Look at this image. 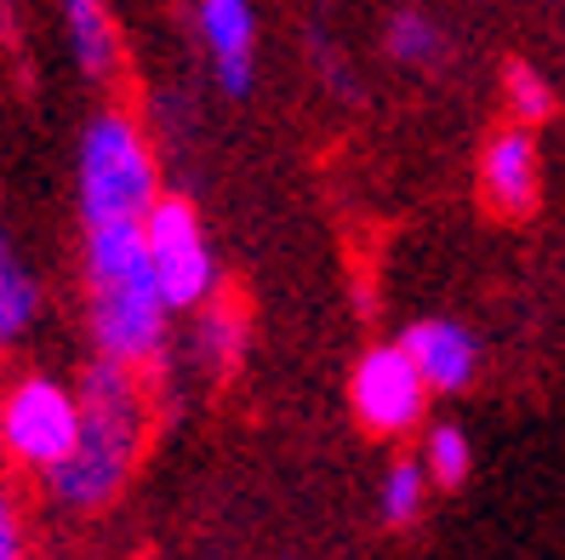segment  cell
I'll return each instance as SVG.
<instances>
[{
  "label": "cell",
  "mask_w": 565,
  "mask_h": 560,
  "mask_svg": "<svg viewBox=\"0 0 565 560\" xmlns=\"http://www.w3.org/2000/svg\"><path fill=\"white\" fill-rule=\"evenodd\" d=\"M201 41L212 52L217 86L228 97L252 92V70H257V18L246 0H201Z\"/></svg>",
  "instance_id": "obj_8"
},
{
  "label": "cell",
  "mask_w": 565,
  "mask_h": 560,
  "mask_svg": "<svg viewBox=\"0 0 565 560\" xmlns=\"http://www.w3.org/2000/svg\"><path fill=\"white\" fill-rule=\"evenodd\" d=\"M81 435V394L63 389L57 378H23L0 401V441L18 464L52 469L57 457H70Z\"/></svg>",
  "instance_id": "obj_5"
},
{
  "label": "cell",
  "mask_w": 565,
  "mask_h": 560,
  "mask_svg": "<svg viewBox=\"0 0 565 560\" xmlns=\"http://www.w3.org/2000/svg\"><path fill=\"white\" fill-rule=\"evenodd\" d=\"M166 292L149 263L143 218L120 223H86V326L97 355L120 367H149L166 344Z\"/></svg>",
  "instance_id": "obj_1"
},
{
  "label": "cell",
  "mask_w": 565,
  "mask_h": 560,
  "mask_svg": "<svg viewBox=\"0 0 565 560\" xmlns=\"http://www.w3.org/2000/svg\"><path fill=\"white\" fill-rule=\"evenodd\" d=\"M469 435L457 430V423H435L428 430V441H423V469H428V480L435 486H462L469 480Z\"/></svg>",
  "instance_id": "obj_13"
},
{
  "label": "cell",
  "mask_w": 565,
  "mask_h": 560,
  "mask_svg": "<svg viewBox=\"0 0 565 560\" xmlns=\"http://www.w3.org/2000/svg\"><path fill=\"white\" fill-rule=\"evenodd\" d=\"M81 435L70 457H57L52 469H41V486L57 509L70 515H97L115 504V492L126 486L131 464L143 446V389L120 360H97L81 378Z\"/></svg>",
  "instance_id": "obj_2"
},
{
  "label": "cell",
  "mask_w": 565,
  "mask_h": 560,
  "mask_svg": "<svg viewBox=\"0 0 565 560\" xmlns=\"http://www.w3.org/2000/svg\"><path fill=\"white\" fill-rule=\"evenodd\" d=\"M63 18H70V41H75V63L92 81L115 75V23L104 0H63Z\"/></svg>",
  "instance_id": "obj_10"
},
{
  "label": "cell",
  "mask_w": 565,
  "mask_h": 560,
  "mask_svg": "<svg viewBox=\"0 0 565 560\" xmlns=\"http://www.w3.org/2000/svg\"><path fill=\"white\" fill-rule=\"evenodd\" d=\"M401 349L417 360L423 383H428V389H446V394L469 383V378H475V360H480L475 338L462 332L457 320H417V326H406Z\"/></svg>",
  "instance_id": "obj_9"
},
{
  "label": "cell",
  "mask_w": 565,
  "mask_h": 560,
  "mask_svg": "<svg viewBox=\"0 0 565 560\" xmlns=\"http://www.w3.org/2000/svg\"><path fill=\"white\" fill-rule=\"evenodd\" d=\"M388 52L401 57V63H423V70H428V63L446 57V35L423 12H401V18L388 23Z\"/></svg>",
  "instance_id": "obj_14"
},
{
  "label": "cell",
  "mask_w": 565,
  "mask_h": 560,
  "mask_svg": "<svg viewBox=\"0 0 565 560\" xmlns=\"http://www.w3.org/2000/svg\"><path fill=\"white\" fill-rule=\"evenodd\" d=\"M537 138L531 126H503L480 155V189H486V207L497 218H531L537 212Z\"/></svg>",
  "instance_id": "obj_7"
},
{
  "label": "cell",
  "mask_w": 565,
  "mask_h": 560,
  "mask_svg": "<svg viewBox=\"0 0 565 560\" xmlns=\"http://www.w3.org/2000/svg\"><path fill=\"white\" fill-rule=\"evenodd\" d=\"M143 235H149V263H154V281L166 292L172 309H201L217 286V263L206 246V229L201 212L178 194H160L143 218Z\"/></svg>",
  "instance_id": "obj_4"
},
{
  "label": "cell",
  "mask_w": 565,
  "mask_h": 560,
  "mask_svg": "<svg viewBox=\"0 0 565 560\" xmlns=\"http://www.w3.org/2000/svg\"><path fill=\"white\" fill-rule=\"evenodd\" d=\"M354 418L365 423L372 435H401L423 418L428 406V383L417 372V360L401 344H383L372 355H360L354 367Z\"/></svg>",
  "instance_id": "obj_6"
},
{
  "label": "cell",
  "mask_w": 565,
  "mask_h": 560,
  "mask_svg": "<svg viewBox=\"0 0 565 560\" xmlns=\"http://www.w3.org/2000/svg\"><path fill=\"white\" fill-rule=\"evenodd\" d=\"M206 349L217 367H235V355H241V315L235 309H212L206 315Z\"/></svg>",
  "instance_id": "obj_16"
},
{
  "label": "cell",
  "mask_w": 565,
  "mask_h": 560,
  "mask_svg": "<svg viewBox=\"0 0 565 560\" xmlns=\"http://www.w3.org/2000/svg\"><path fill=\"white\" fill-rule=\"evenodd\" d=\"M509 104H514L520 126H543L554 115V92L531 63H509Z\"/></svg>",
  "instance_id": "obj_15"
},
{
  "label": "cell",
  "mask_w": 565,
  "mask_h": 560,
  "mask_svg": "<svg viewBox=\"0 0 565 560\" xmlns=\"http://www.w3.org/2000/svg\"><path fill=\"white\" fill-rule=\"evenodd\" d=\"M428 469H423V457H401L388 475H383V520L388 526H412L423 515V498H428Z\"/></svg>",
  "instance_id": "obj_12"
},
{
  "label": "cell",
  "mask_w": 565,
  "mask_h": 560,
  "mask_svg": "<svg viewBox=\"0 0 565 560\" xmlns=\"http://www.w3.org/2000/svg\"><path fill=\"white\" fill-rule=\"evenodd\" d=\"M35 281H29L18 246L7 241V229H0V349L18 344L29 332V320H35Z\"/></svg>",
  "instance_id": "obj_11"
},
{
  "label": "cell",
  "mask_w": 565,
  "mask_h": 560,
  "mask_svg": "<svg viewBox=\"0 0 565 560\" xmlns=\"http://www.w3.org/2000/svg\"><path fill=\"white\" fill-rule=\"evenodd\" d=\"M18 554H23V520L12 492H0V560H18Z\"/></svg>",
  "instance_id": "obj_17"
},
{
  "label": "cell",
  "mask_w": 565,
  "mask_h": 560,
  "mask_svg": "<svg viewBox=\"0 0 565 560\" xmlns=\"http://www.w3.org/2000/svg\"><path fill=\"white\" fill-rule=\"evenodd\" d=\"M154 201H160V178L143 131L115 109L97 115L81 138V223L149 218Z\"/></svg>",
  "instance_id": "obj_3"
}]
</instances>
